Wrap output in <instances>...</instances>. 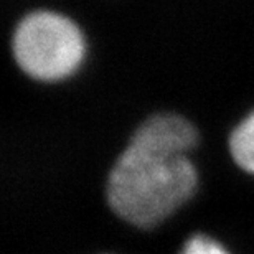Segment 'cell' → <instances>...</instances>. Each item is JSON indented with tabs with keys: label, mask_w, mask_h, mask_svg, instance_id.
<instances>
[{
	"label": "cell",
	"mask_w": 254,
	"mask_h": 254,
	"mask_svg": "<svg viewBox=\"0 0 254 254\" xmlns=\"http://www.w3.org/2000/svg\"><path fill=\"white\" fill-rule=\"evenodd\" d=\"M196 184V170L187 154L130 139L109 172L106 196L124 221L152 228L185 205Z\"/></svg>",
	"instance_id": "cell-1"
},
{
	"label": "cell",
	"mask_w": 254,
	"mask_h": 254,
	"mask_svg": "<svg viewBox=\"0 0 254 254\" xmlns=\"http://www.w3.org/2000/svg\"><path fill=\"white\" fill-rule=\"evenodd\" d=\"M12 48L15 62L28 76L58 81L74 73L83 62L84 38L68 17L42 10L22 18Z\"/></svg>",
	"instance_id": "cell-2"
},
{
	"label": "cell",
	"mask_w": 254,
	"mask_h": 254,
	"mask_svg": "<svg viewBox=\"0 0 254 254\" xmlns=\"http://www.w3.org/2000/svg\"><path fill=\"white\" fill-rule=\"evenodd\" d=\"M230 152L236 165L248 174H254V111L233 129Z\"/></svg>",
	"instance_id": "cell-3"
},
{
	"label": "cell",
	"mask_w": 254,
	"mask_h": 254,
	"mask_svg": "<svg viewBox=\"0 0 254 254\" xmlns=\"http://www.w3.org/2000/svg\"><path fill=\"white\" fill-rule=\"evenodd\" d=\"M180 254H230L226 248L206 235H193L185 241Z\"/></svg>",
	"instance_id": "cell-4"
}]
</instances>
